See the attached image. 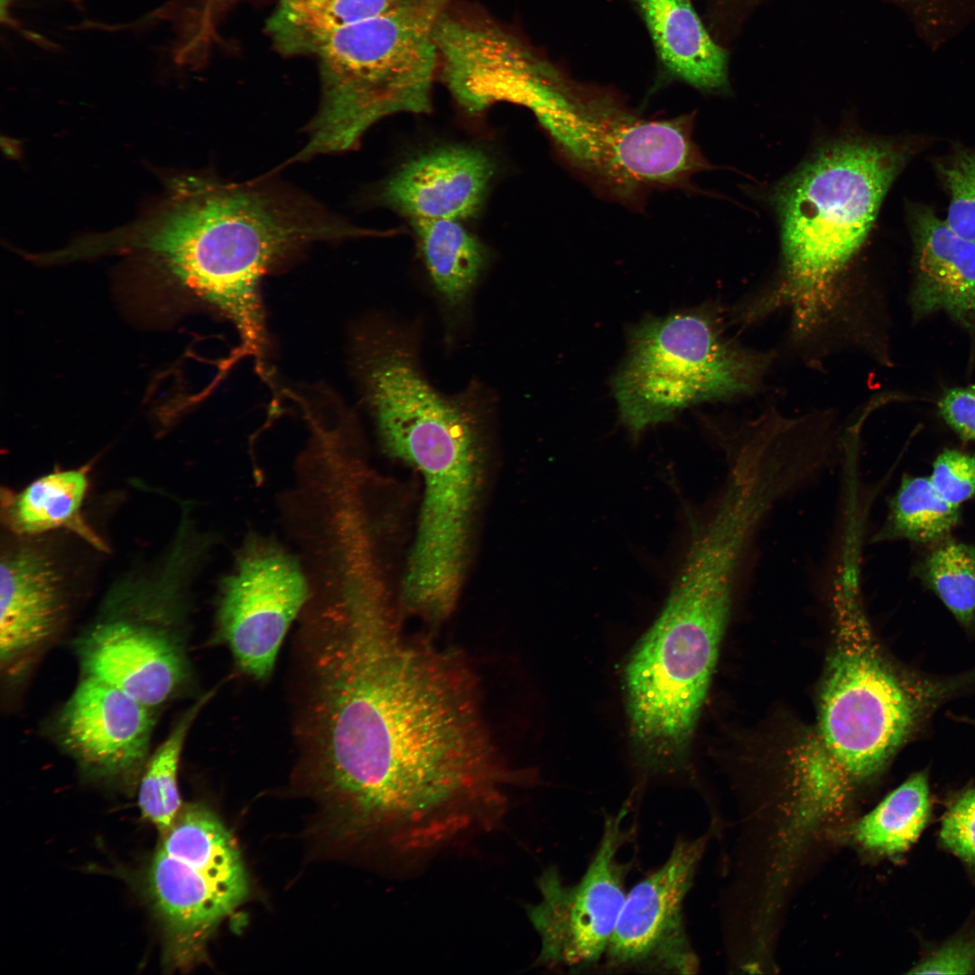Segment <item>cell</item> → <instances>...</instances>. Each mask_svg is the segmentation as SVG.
<instances>
[{
	"instance_id": "cell-1",
	"label": "cell",
	"mask_w": 975,
	"mask_h": 975,
	"mask_svg": "<svg viewBox=\"0 0 975 975\" xmlns=\"http://www.w3.org/2000/svg\"><path fill=\"white\" fill-rule=\"evenodd\" d=\"M301 621L296 737L339 833L413 856L497 823L515 774L463 659L404 636L385 597L332 600Z\"/></svg>"
},
{
	"instance_id": "cell-2",
	"label": "cell",
	"mask_w": 975,
	"mask_h": 975,
	"mask_svg": "<svg viewBox=\"0 0 975 975\" xmlns=\"http://www.w3.org/2000/svg\"><path fill=\"white\" fill-rule=\"evenodd\" d=\"M369 235L376 232L267 180L237 183L181 173L166 180L162 196L137 219L88 235L85 246L91 258L123 257L125 277L145 300L200 304L226 318L239 335L241 354L264 369L265 275L311 243Z\"/></svg>"
},
{
	"instance_id": "cell-3",
	"label": "cell",
	"mask_w": 975,
	"mask_h": 975,
	"mask_svg": "<svg viewBox=\"0 0 975 975\" xmlns=\"http://www.w3.org/2000/svg\"><path fill=\"white\" fill-rule=\"evenodd\" d=\"M837 639L824 677L817 732L799 763L830 794L880 771L936 711L975 686V667L936 675L900 666L878 646L859 589L835 590Z\"/></svg>"
},
{
	"instance_id": "cell-4",
	"label": "cell",
	"mask_w": 975,
	"mask_h": 975,
	"mask_svg": "<svg viewBox=\"0 0 975 975\" xmlns=\"http://www.w3.org/2000/svg\"><path fill=\"white\" fill-rule=\"evenodd\" d=\"M741 562L721 540L694 534L666 601L625 670L629 730L655 770L686 754L705 701Z\"/></svg>"
},
{
	"instance_id": "cell-5",
	"label": "cell",
	"mask_w": 975,
	"mask_h": 975,
	"mask_svg": "<svg viewBox=\"0 0 975 975\" xmlns=\"http://www.w3.org/2000/svg\"><path fill=\"white\" fill-rule=\"evenodd\" d=\"M906 158L903 145L842 138L824 146L778 189L782 274L759 311L787 308L801 338L822 326L839 298L840 278Z\"/></svg>"
},
{
	"instance_id": "cell-6",
	"label": "cell",
	"mask_w": 975,
	"mask_h": 975,
	"mask_svg": "<svg viewBox=\"0 0 975 975\" xmlns=\"http://www.w3.org/2000/svg\"><path fill=\"white\" fill-rule=\"evenodd\" d=\"M180 507L165 548L109 585L72 644L81 675L119 688L158 714L193 682L192 588L219 542L201 527L190 502Z\"/></svg>"
},
{
	"instance_id": "cell-7",
	"label": "cell",
	"mask_w": 975,
	"mask_h": 975,
	"mask_svg": "<svg viewBox=\"0 0 975 975\" xmlns=\"http://www.w3.org/2000/svg\"><path fill=\"white\" fill-rule=\"evenodd\" d=\"M456 0H397L376 16L334 27L308 51L317 55L320 108L292 161L353 150L381 119L432 109L439 76L436 30Z\"/></svg>"
},
{
	"instance_id": "cell-8",
	"label": "cell",
	"mask_w": 975,
	"mask_h": 975,
	"mask_svg": "<svg viewBox=\"0 0 975 975\" xmlns=\"http://www.w3.org/2000/svg\"><path fill=\"white\" fill-rule=\"evenodd\" d=\"M535 117L571 172L631 209L655 190L693 191V176L713 169L693 140V114L649 118L566 73Z\"/></svg>"
},
{
	"instance_id": "cell-9",
	"label": "cell",
	"mask_w": 975,
	"mask_h": 975,
	"mask_svg": "<svg viewBox=\"0 0 975 975\" xmlns=\"http://www.w3.org/2000/svg\"><path fill=\"white\" fill-rule=\"evenodd\" d=\"M770 360L728 339L708 311L645 320L614 379L621 422L636 438L689 405L750 394Z\"/></svg>"
},
{
	"instance_id": "cell-10",
	"label": "cell",
	"mask_w": 975,
	"mask_h": 975,
	"mask_svg": "<svg viewBox=\"0 0 975 975\" xmlns=\"http://www.w3.org/2000/svg\"><path fill=\"white\" fill-rule=\"evenodd\" d=\"M147 889L164 933V961H200L217 926L246 897L248 880L234 838L200 804L181 807L148 868Z\"/></svg>"
},
{
	"instance_id": "cell-11",
	"label": "cell",
	"mask_w": 975,
	"mask_h": 975,
	"mask_svg": "<svg viewBox=\"0 0 975 975\" xmlns=\"http://www.w3.org/2000/svg\"><path fill=\"white\" fill-rule=\"evenodd\" d=\"M308 598V580L296 552L273 535L250 531L218 584L215 637L228 647L240 671L267 679Z\"/></svg>"
},
{
	"instance_id": "cell-12",
	"label": "cell",
	"mask_w": 975,
	"mask_h": 975,
	"mask_svg": "<svg viewBox=\"0 0 975 975\" xmlns=\"http://www.w3.org/2000/svg\"><path fill=\"white\" fill-rule=\"evenodd\" d=\"M627 812L606 819L597 851L576 884L566 885L555 868L539 878L540 898L527 914L540 939V964L582 968L606 953L626 900L618 855Z\"/></svg>"
},
{
	"instance_id": "cell-13",
	"label": "cell",
	"mask_w": 975,
	"mask_h": 975,
	"mask_svg": "<svg viewBox=\"0 0 975 975\" xmlns=\"http://www.w3.org/2000/svg\"><path fill=\"white\" fill-rule=\"evenodd\" d=\"M1 552L2 687L20 688L61 637L73 608L67 566L44 536L15 537Z\"/></svg>"
},
{
	"instance_id": "cell-14",
	"label": "cell",
	"mask_w": 975,
	"mask_h": 975,
	"mask_svg": "<svg viewBox=\"0 0 975 975\" xmlns=\"http://www.w3.org/2000/svg\"><path fill=\"white\" fill-rule=\"evenodd\" d=\"M158 715L119 688L80 675L51 719V737L87 778L131 784L151 755Z\"/></svg>"
},
{
	"instance_id": "cell-15",
	"label": "cell",
	"mask_w": 975,
	"mask_h": 975,
	"mask_svg": "<svg viewBox=\"0 0 975 975\" xmlns=\"http://www.w3.org/2000/svg\"><path fill=\"white\" fill-rule=\"evenodd\" d=\"M706 841L678 840L665 862L630 890L606 951L611 966L695 971L682 905Z\"/></svg>"
},
{
	"instance_id": "cell-16",
	"label": "cell",
	"mask_w": 975,
	"mask_h": 975,
	"mask_svg": "<svg viewBox=\"0 0 975 975\" xmlns=\"http://www.w3.org/2000/svg\"><path fill=\"white\" fill-rule=\"evenodd\" d=\"M494 176L492 160L468 146H446L409 161L382 186L381 201L410 221L476 216Z\"/></svg>"
},
{
	"instance_id": "cell-17",
	"label": "cell",
	"mask_w": 975,
	"mask_h": 975,
	"mask_svg": "<svg viewBox=\"0 0 975 975\" xmlns=\"http://www.w3.org/2000/svg\"><path fill=\"white\" fill-rule=\"evenodd\" d=\"M910 223L916 270L914 316L944 311L967 328L975 326V242L925 207L911 210Z\"/></svg>"
},
{
	"instance_id": "cell-18",
	"label": "cell",
	"mask_w": 975,
	"mask_h": 975,
	"mask_svg": "<svg viewBox=\"0 0 975 975\" xmlns=\"http://www.w3.org/2000/svg\"><path fill=\"white\" fill-rule=\"evenodd\" d=\"M631 1L650 36L663 79L704 92L727 88V52L712 40L692 0Z\"/></svg>"
},
{
	"instance_id": "cell-19",
	"label": "cell",
	"mask_w": 975,
	"mask_h": 975,
	"mask_svg": "<svg viewBox=\"0 0 975 975\" xmlns=\"http://www.w3.org/2000/svg\"><path fill=\"white\" fill-rule=\"evenodd\" d=\"M88 487V468L85 466L53 470L20 490L4 489L2 522L13 536L32 538L66 530L94 548L106 551L105 542L82 515Z\"/></svg>"
},
{
	"instance_id": "cell-20",
	"label": "cell",
	"mask_w": 975,
	"mask_h": 975,
	"mask_svg": "<svg viewBox=\"0 0 975 975\" xmlns=\"http://www.w3.org/2000/svg\"><path fill=\"white\" fill-rule=\"evenodd\" d=\"M434 292L450 320L467 311L488 265L484 245L460 220L410 221Z\"/></svg>"
},
{
	"instance_id": "cell-21",
	"label": "cell",
	"mask_w": 975,
	"mask_h": 975,
	"mask_svg": "<svg viewBox=\"0 0 975 975\" xmlns=\"http://www.w3.org/2000/svg\"><path fill=\"white\" fill-rule=\"evenodd\" d=\"M930 813L924 772L913 775L887 795L851 829L854 840L870 852L895 856L907 850L924 830Z\"/></svg>"
},
{
	"instance_id": "cell-22",
	"label": "cell",
	"mask_w": 975,
	"mask_h": 975,
	"mask_svg": "<svg viewBox=\"0 0 975 975\" xmlns=\"http://www.w3.org/2000/svg\"><path fill=\"white\" fill-rule=\"evenodd\" d=\"M960 519V506L945 501L929 478L904 477L888 504L882 526L871 542L905 539L936 544L947 538Z\"/></svg>"
},
{
	"instance_id": "cell-23",
	"label": "cell",
	"mask_w": 975,
	"mask_h": 975,
	"mask_svg": "<svg viewBox=\"0 0 975 975\" xmlns=\"http://www.w3.org/2000/svg\"><path fill=\"white\" fill-rule=\"evenodd\" d=\"M213 694V690L206 692L181 713L166 738L151 753L139 779V808L162 835L181 808L178 772L188 733Z\"/></svg>"
},
{
	"instance_id": "cell-24",
	"label": "cell",
	"mask_w": 975,
	"mask_h": 975,
	"mask_svg": "<svg viewBox=\"0 0 975 975\" xmlns=\"http://www.w3.org/2000/svg\"><path fill=\"white\" fill-rule=\"evenodd\" d=\"M396 1L282 0L274 14V31L287 52L304 53L325 32L384 14Z\"/></svg>"
},
{
	"instance_id": "cell-25",
	"label": "cell",
	"mask_w": 975,
	"mask_h": 975,
	"mask_svg": "<svg viewBox=\"0 0 975 975\" xmlns=\"http://www.w3.org/2000/svg\"><path fill=\"white\" fill-rule=\"evenodd\" d=\"M917 576L968 631L975 629V547L944 539L923 558Z\"/></svg>"
},
{
	"instance_id": "cell-26",
	"label": "cell",
	"mask_w": 975,
	"mask_h": 975,
	"mask_svg": "<svg viewBox=\"0 0 975 975\" xmlns=\"http://www.w3.org/2000/svg\"><path fill=\"white\" fill-rule=\"evenodd\" d=\"M938 170L950 195L946 223L975 242V150L957 151Z\"/></svg>"
},
{
	"instance_id": "cell-27",
	"label": "cell",
	"mask_w": 975,
	"mask_h": 975,
	"mask_svg": "<svg viewBox=\"0 0 975 975\" xmlns=\"http://www.w3.org/2000/svg\"><path fill=\"white\" fill-rule=\"evenodd\" d=\"M929 478L945 501L960 506L975 497V453L943 450L934 460Z\"/></svg>"
},
{
	"instance_id": "cell-28",
	"label": "cell",
	"mask_w": 975,
	"mask_h": 975,
	"mask_svg": "<svg viewBox=\"0 0 975 975\" xmlns=\"http://www.w3.org/2000/svg\"><path fill=\"white\" fill-rule=\"evenodd\" d=\"M942 843L975 867V789L963 792L946 812L941 827Z\"/></svg>"
},
{
	"instance_id": "cell-29",
	"label": "cell",
	"mask_w": 975,
	"mask_h": 975,
	"mask_svg": "<svg viewBox=\"0 0 975 975\" xmlns=\"http://www.w3.org/2000/svg\"><path fill=\"white\" fill-rule=\"evenodd\" d=\"M975 972V938L947 943L918 963L910 973L967 974Z\"/></svg>"
},
{
	"instance_id": "cell-30",
	"label": "cell",
	"mask_w": 975,
	"mask_h": 975,
	"mask_svg": "<svg viewBox=\"0 0 975 975\" xmlns=\"http://www.w3.org/2000/svg\"><path fill=\"white\" fill-rule=\"evenodd\" d=\"M938 407L940 415L962 439L975 441V384L945 392Z\"/></svg>"
},
{
	"instance_id": "cell-31",
	"label": "cell",
	"mask_w": 975,
	"mask_h": 975,
	"mask_svg": "<svg viewBox=\"0 0 975 975\" xmlns=\"http://www.w3.org/2000/svg\"><path fill=\"white\" fill-rule=\"evenodd\" d=\"M953 718L956 720L960 721V722L966 723V724L970 725V726L975 728V719L974 718L964 717V716H959V717L953 716Z\"/></svg>"
},
{
	"instance_id": "cell-32",
	"label": "cell",
	"mask_w": 975,
	"mask_h": 975,
	"mask_svg": "<svg viewBox=\"0 0 975 975\" xmlns=\"http://www.w3.org/2000/svg\"><path fill=\"white\" fill-rule=\"evenodd\" d=\"M905 1L917 2L918 4H924L925 2H932V0H905Z\"/></svg>"
},
{
	"instance_id": "cell-33",
	"label": "cell",
	"mask_w": 975,
	"mask_h": 975,
	"mask_svg": "<svg viewBox=\"0 0 975 975\" xmlns=\"http://www.w3.org/2000/svg\"><path fill=\"white\" fill-rule=\"evenodd\" d=\"M846 562H842V563H846ZM849 563H855V562H849ZM855 564H858V563H855ZM858 565H859V564H858Z\"/></svg>"
}]
</instances>
